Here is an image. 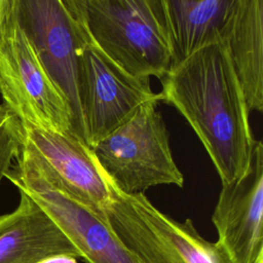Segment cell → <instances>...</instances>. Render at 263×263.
<instances>
[{
    "label": "cell",
    "mask_w": 263,
    "mask_h": 263,
    "mask_svg": "<svg viewBox=\"0 0 263 263\" xmlns=\"http://www.w3.org/2000/svg\"><path fill=\"white\" fill-rule=\"evenodd\" d=\"M15 22L67 99L74 135L85 143L77 93V61L91 39L78 0H14Z\"/></svg>",
    "instance_id": "8992f818"
},
{
    "label": "cell",
    "mask_w": 263,
    "mask_h": 263,
    "mask_svg": "<svg viewBox=\"0 0 263 263\" xmlns=\"http://www.w3.org/2000/svg\"><path fill=\"white\" fill-rule=\"evenodd\" d=\"M250 111L263 110V0H239L221 29Z\"/></svg>",
    "instance_id": "7c38bea8"
},
{
    "label": "cell",
    "mask_w": 263,
    "mask_h": 263,
    "mask_svg": "<svg viewBox=\"0 0 263 263\" xmlns=\"http://www.w3.org/2000/svg\"><path fill=\"white\" fill-rule=\"evenodd\" d=\"M77 93L85 143L90 148L143 104L161 100L160 92L152 90L149 77L128 73L91 40L78 57Z\"/></svg>",
    "instance_id": "52a82bcc"
},
{
    "label": "cell",
    "mask_w": 263,
    "mask_h": 263,
    "mask_svg": "<svg viewBox=\"0 0 263 263\" xmlns=\"http://www.w3.org/2000/svg\"><path fill=\"white\" fill-rule=\"evenodd\" d=\"M106 182L107 222L142 263H230L217 242L199 234L192 220L180 222L170 217L144 193H123L107 175Z\"/></svg>",
    "instance_id": "277c9868"
},
{
    "label": "cell",
    "mask_w": 263,
    "mask_h": 263,
    "mask_svg": "<svg viewBox=\"0 0 263 263\" xmlns=\"http://www.w3.org/2000/svg\"><path fill=\"white\" fill-rule=\"evenodd\" d=\"M157 103L143 104L91 148L102 170L123 193H144L158 185H184Z\"/></svg>",
    "instance_id": "5b68a950"
},
{
    "label": "cell",
    "mask_w": 263,
    "mask_h": 263,
    "mask_svg": "<svg viewBox=\"0 0 263 263\" xmlns=\"http://www.w3.org/2000/svg\"><path fill=\"white\" fill-rule=\"evenodd\" d=\"M22 140L29 145L79 200L103 218L109 203L106 175L92 149L71 134L21 122Z\"/></svg>",
    "instance_id": "30bf717a"
},
{
    "label": "cell",
    "mask_w": 263,
    "mask_h": 263,
    "mask_svg": "<svg viewBox=\"0 0 263 263\" xmlns=\"http://www.w3.org/2000/svg\"><path fill=\"white\" fill-rule=\"evenodd\" d=\"M5 178L53 220L86 263H142L119 240L107 219L72 194L23 140Z\"/></svg>",
    "instance_id": "3957f363"
},
{
    "label": "cell",
    "mask_w": 263,
    "mask_h": 263,
    "mask_svg": "<svg viewBox=\"0 0 263 263\" xmlns=\"http://www.w3.org/2000/svg\"><path fill=\"white\" fill-rule=\"evenodd\" d=\"M263 146L256 141L246 176L222 184L212 221L230 263H263Z\"/></svg>",
    "instance_id": "9c48e42d"
},
{
    "label": "cell",
    "mask_w": 263,
    "mask_h": 263,
    "mask_svg": "<svg viewBox=\"0 0 263 263\" xmlns=\"http://www.w3.org/2000/svg\"><path fill=\"white\" fill-rule=\"evenodd\" d=\"M160 80L161 100L192 126L222 184L246 176L256 140L245 92L224 45L205 44L173 65Z\"/></svg>",
    "instance_id": "6da1fadb"
},
{
    "label": "cell",
    "mask_w": 263,
    "mask_h": 263,
    "mask_svg": "<svg viewBox=\"0 0 263 263\" xmlns=\"http://www.w3.org/2000/svg\"><path fill=\"white\" fill-rule=\"evenodd\" d=\"M170 42L172 66L205 44L217 42L239 0H160Z\"/></svg>",
    "instance_id": "4fadbf2b"
},
{
    "label": "cell",
    "mask_w": 263,
    "mask_h": 263,
    "mask_svg": "<svg viewBox=\"0 0 263 263\" xmlns=\"http://www.w3.org/2000/svg\"><path fill=\"white\" fill-rule=\"evenodd\" d=\"M77 258L67 255H61V256H54L51 258H48L41 263H77Z\"/></svg>",
    "instance_id": "2e32d148"
},
{
    "label": "cell",
    "mask_w": 263,
    "mask_h": 263,
    "mask_svg": "<svg viewBox=\"0 0 263 263\" xmlns=\"http://www.w3.org/2000/svg\"><path fill=\"white\" fill-rule=\"evenodd\" d=\"M17 206L0 215V263H41L61 255L81 258L53 220L27 194Z\"/></svg>",
    "instance_id": "8fae6325"
},
{
    "label": "cell",
    "mask_w": 263,
    "mask_h": 263,
    "mask_svg": "<svg viewBox=\"0 0 263 263\" xmlns=\"http://www.w3.org/2000/svg\"><path fill=\"white\" fill-rule=\"evenodd\" d=\"M91 41L139 77L162 79L173 63L160 0H78Z\"/></svg>",
    "instance_id": "7a4b0ae2"
},
{
    "label": "cell",
    "mask_w": 263,
    "mask_h": 263,
    "mask_svg": "<svg viewBox=\"0 0 263 263\" xmlns=\"http://www.w3.org/2000/svg\"><path fill=\"white\" fill-rule=\"evenodd\" d=\"M15 23L14 0H0V46L8 39Z\"/></svg>",
    "instance_id": "9a60e30c"
},
{
    "label": "cell",
    "mask_w": 263,
    "mask_h": 263,
    "mask_svg": "<svg viewBox=\"0 0 263 263\" xmlns=\"http://www.w3.org/2000/svg\"><path fill=\"white\" fill-rule=\"evenodd\" d=\"M21 143V121L3 104H0V183L13 164Z\"/></svg>",
    "instance_id": "5bb4252c"
},
{
    "label": "cell",
    "mask_w": 263,
    "mask_h": 263,
    "mask_svg": "<svg viewBox=\"0 0 263 263\" xmlns=\"http://www.w3.org/2000/svg\"><path fill=\"white\" fill-rule=\"evenodd\" d=\"M0 95L3 105L21 122L74 135L67 99L16 23L0 46Z\"/></svg>",
    "instance_id": "ba28073f"
}]
</instances>
